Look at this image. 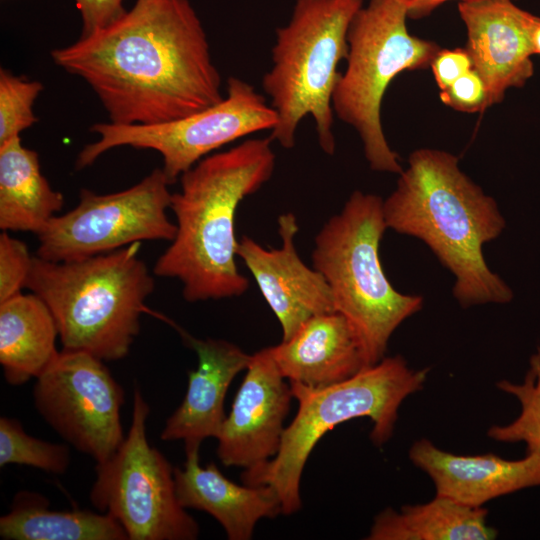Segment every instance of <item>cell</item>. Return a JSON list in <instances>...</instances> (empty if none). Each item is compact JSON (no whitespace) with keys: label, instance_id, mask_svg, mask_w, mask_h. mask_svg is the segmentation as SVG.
Listing matches in <instances>:
<instances>
[{"label":"cell","instance_id":"obj_1","mask_svg":"<svg viewBox=\"0 0 540 540\" xmlns=\"http://www.w3.org/2000/svg\"><path fill=\"white\" fill-rule=\"evenodd\" d=\"M51 56L93 89L115 124L173 121L224 98L189 0H136L118 19Z\"/></svg>","mask_w":540,"mask_h":540},{"label":"cell","instance_id":"obj_2","mask_svg":"<svg viewBox=\"0 0 540 540\" xmlns=\"http://www.w3.org/2000/svg\"><path fill=\"white\" fill-rule=\"evenodd\" d=\"M399 175L383 200L387 229L417 238L432 251L454 276L453 295L461 307L511 302L513 290L483 256V246L506 227L495 199L443 150H415Z\"/></svg>","mask_w":540,"mask_h":540},{"label":"cell","instance_id":"obj_3","mask_svg":"<svg viewBox=\"0 0 540 540\" xmlns=\"http://www.w3.org/2000/svg\"><path fill=\"white\" fill-rule=\"evenodd\" d=\"M271 138H250L210 154L180 176L171 195L177 232L153 272L178 279L188 302L241 296L249 281L238 270L235 215L240 202L274 172Z\"/></svg>","mask_w":540,"mask_h":540},{"label":"cell","instance_id":"obj_4","mask_svg":"<svg viewBox=\"0 0 540 540\" xmlns=\"http://www.w3.org/2000/svg\"><path fill=\"white\" fill-rule=\"evenodd\" d=\"M140 243L71 261L33 256L26 288L49 307L63 349L116 361L129 353L142 314L173 324L145 304L155 283Z\"/></svg>","mask_w":540,"mask_h":540},{"label":"cell","instance_id":"obj_5","mask_svg":"<svg viewBox=\"0 0 540 540\" xmlns=\"http://www.w3.org/2000/svg\"><path fill=\"white\" fill-rule=\"evenodd\" d=\"M386 229L383 199L356 190L320 229L312 252L313 268L352 327L365 367L385 357L393 332L424 304L420 295L398 292L385 275L379 247Z\"/></svg>","mask_w":540,"mask_h":540},{"label":"cell","instance_id":"obj_6","mask_svg":"<svg viewBox=\"0 0 540 540\" xmlns=\"http://www.w3.org/2000/svg\"><path fill=\"white\" fill-rule=\"evenodd\" d=\"M429 368L413 369L401 356L384 357L354 376L334 385L311 388L290 384L298 411L285 427L277 454L246 469L247 485H268L278 494L282 513L301 508L300 481L306 461L321 437L348 420L368 417L370 439L382 446L391 437L402 402L423 389Z\"/></svg>","mask_w":540,"mask_h":540},{"label":"cell","instance_id":"obj_7","mask_svg":"<svg viewBox=\"0 0 540 540\" xmlns=\"http://www.w3.org/2000/svg\"><path fill=\"white\" fill-rule=\"evenodd\" d=\"M362 6L363 0H295L289 21L276 29L262 87L278 115L270 138L283 148L294 147L297 127L310 115L321 149L334 154L332 94L338 64L348 56L349 26Z\"/></svg>","mask_w":540,"mask_h":540},{"label":"cell","instance_id":"obj_8","mask_svg":"<svg viewBox=\"0 0 540 540\" xmlns=\"http://www.w3.org/2000/svg\"><path fill=\"white\" fill-rule=\"evenodd\" d=\"M400 0H368L347 33V66L332 94L334 114L361 138L372 170L400 174L399 156L389 146L381 122V104L392 80L406 70L429 67L441 49L407 29Z\"/></svg>","mask_w":540,"mask_h":540},{"label":"cell","instance_id":"obj_9","mask_svg":"<svg viewBox=\"0 0 540 540\" xmlns=\"http://www.w3.org/2000/svg\"><path fill=\"white\" fill-rule=\"evenodd\" d=\"M150 407L134 389L132 420L117 451L97 463L89 498L114 517L128 540H193L199 525L177 499L174 468L146 436Z\"/></svg>","mask_w":540,"mask_h":540},{"label":"cell","instance_id":"obj_10","mask_svg":"<svg viewBox=\"0 0 540 540\" xmlns=\"http://www.w3.org/2000/svg\"><path fill=\"white\" fill-rule=\"evenodd\" d=\"M226 96L217 104L184 118L152 125L96 123L98 139L78 154L76 168L92 165L105 152L130 146L157 151L170 184L213 151L253 133L270 130L278 115L253 85L229 77Z\"/></svg>","mask_w":540,"mask_h":540},{"label":"cell","instance_id":"obj_11","mask_svg":"<svg viewBox=\"0 0 540 540\" xmlns=\"http://www.w3.org/2000/svg\"><path fill=\"white\" fill-rule=\"evenodd\" d=\"M170 185L162 168L134 186L106 195L88 189L79 204L54 216L37 234V256L54 262L111 252L144 240L172 241L177 232L170 221Z\"/></svg>","mask_w":540,"mask_h":540},{"label":"cell","instance_id":"obj_12","mask_svg":"<svg viewBox=\"0 0 540 540\" xmlns=\"http://www.w3.org/2000/svg\"><path fill=\"white\" fill-rule=\"evenodd\" d=\"M103 362L62 349L33 388L42 418L97 463L110 458L125 439L120 420L125 392Z\"/></svg>","mask_w":540,"mask_h":540},{"label":"cell","instance_id":"obj_13","mask_svg":"<svg viewBox=\"0 0 540 540\" xmlns=\"http://www.w3.org/2000/svg\"><path fill=\"white\" fill-rule=\"evenodd\" d=\"M293 397L270 347L251 355L246 375L219 432L217 455L226 467L250 469L278 452Z\"/></svg>","mask_w":540,"mask_h":540},{"label":"cell","instance_id":"obj_14","mask_svg":"<svg viewBox=\"0 0 540 540\" xmlns=\"http://www.w3.org/2000/svg\"><path fill=\"white\" fill-rule=\"evenodd\" d=\"M467 30L466 50L481 77L487 108L501 102L510 88L524 86L533 76L531 31L538 16L512 0L459 2Z\"/></svg>","mask_w":540,"mask_h":540},{"label":"cell","instance_id":"obj_15","mask_svg":"<svg viewBox=\"0 0 540 540\" xmlns=\"http://www.w3.org/2000/svg\"><path fill=\"white\" fill-rule=\"evenodd\" d=\"M282 245L266 249L248 236L238 241L236 255L253 275L288 340L309 319L335 311L333 296L323 275L308 267L295 247L298 224L293 213L278 218Z\"/></svg>","mask_w":540,"mask_h":540},{"label":"cell","instance_id":"obj_16","mask_svg":"<svg viewBox=\"0 0 540 540\" xmlns=\"http://www.w3.org/2000/svg\"><path fill=\"white\" fill-rule=\"evenodd\" d=\"M412 463L433 481L436 495L471 507L516 491L540 486V452H526L519 460L498 455H456L436 447L428 439L413 443Z\"/></svg>","mask_w":540,"mask_h":540},{"label":"cell","instance_id":"obj_17","mask_svg":"<svg viewBox=\"0 0 540 540\" xmlns=\"http://www.w3.org/2000/svg\"><path fill=\"white\" fill-rule=\"evenodd\" d=\"M198 359L188 372V386L179 407L166 420L164 441L183 440L185 447L209 437L217 438L226 418L224 400L234 377L247 369L251 355L221 339H196L184 335Z\"/></svg>","mask_w":540,"mask_h":540},{"label":"cell","instance_id":"obj_18","mask_svg":"<svg viewBox=\"0 0 540 540\" xmlns=\"http://www.w3.org/2000/svg\"><path fill=\"white\" fill-rule=\"evenodd\" d=\"M199 447H185L183 468H174L177 499L182 507L204 511L224 528L230 540H248L256 523L282 513L276 491L268 485H238L215 465L201 467Z\"/></svg>","mask_w":540,"mask_h":540},{"label":"cell","instance_id":"obj_19","mask_svg":"<svg viewBox=\"0 0 540 540\" xmlns=\"http://www.w3.org/2000/svg\"><path fill=\"white\" fill-rule=\"evenodd\" d=\"M270 351L290 384L311 388L337 384L365 368L352 327L336 311L312 317Z\"/></svg>","mask_w":540,"mask_h":540},{"label":"cell","instance_id":"obj_20","mask_svg":"<svg viewBox=\"0 0 540 540\" xmlns=\"http://www.w3.org/2000/svg\"><path fill=\"white\" fill-rule=\"evenodd\" d=\"M56 321L36 294H19L0 303V363L13 386L38 378L56 359Z\"/></svg>","mask_w":540,"mask_h":540},{"label":"cell","instance_id":"obj_21","mask_svg":"<svg viewBox=\"0 0 540 540\" xmlns=\"http://www.w3.org/2000/svg\"><path fill=\"white\" fill-rule=\"evenodd\" d=\"M63 195L40 171L37 152L16 137L0 145V228L40 233L61 210Z\"/></svg>","mask_w":540,"mask_h":540},{"label":"cell","instance_id":"obj_22","mask_svg":"<svg viewBox=\"0 0 540 540\" xmlns=\"http://www.w3.org/2000/svg\"><path fill=\"white\" fill-rule=\"evenodd\" d=\"M487 509L436 495L427 503L387 508L374 519L368 540H492Z\"/></svg>","mask_w":540,"mask_h":540},{"label":"cell","instance_id":"obj_23","mask_svg":"<svg viewBox=\"0 0 540 540\" xmlns=\"http://www.w3.org/2000/svg\"><path fill=\"white\" fill-rule=\"evenodd\" d=\"M0 536L10 540H128L122 525L107 513L55 511L39 493L22 490L0 518Z\"/></svg>","mask_w":540,"mask_h":540},{"label":"cell","instance_id":"obj_24","mask_svg":"<svg viewBox=\"0 0 540 540\" xmlns=\"http://www.w3.org/2000/svg\"><path fill=\"white\" fill-rule=\"evenodd\" d=\"M496 386L517 399L520 412L506 425L491 426L488 437L504 443L523 442L526 452H540V349L531 356L521 383L501 380Z\"/></svg>","mask_w":540,"mask_h":540},{"label":"cell","instance_id":"obj_25","mask_svg":"<svg viewBox=\"0 0 540 540\" xmlns=\"http://www.w3.org/2000/svg\"><path fill=\"white\" fill-rule=\"evenodd\" d=\"M70 449L28 435L14 419L0 418V466L27 465L53 474H63L70 465Z\"/></svg>","mask_w":540,"mask_h":540},{"label":"cell","instance_id":"obj_26","mask_svg":"<svg viewBox=\"0 0 540 540\" xmlns=\"http://www.w3.org/2000/svg\"><path fill=\"white\" fill-rule=\"evenodd\" d=\"M42 90L41 82L0 69V145L37 122L33 104Z\"/></svg>","mask_w":540,"mask_h":540},{"label":"cell","instance_id":"obj_27","mask_svg":"<svg viewBox=\"0 0 540 540\" xmlns=\"http://www.w3.org/2000/svg\"><path fill=\"white\" fill-rule=\"evenodd\" d=\"M33 256L26 244L11 237L7 231L0 235V303L21 294L32 267Z\"/></svg>","mask_w":540,"mask_h":540},{"label":"cell","instance_id":"obj_28","mask_svg":"<svg viewBox=\"0 0 540 540\" xmlns=\"http://www.w3.org/2000/svg\"><path fill=\"white\" fill-rule=\"evenodd\" d=\"M440 99L445 105L462 112H482L487 109L485 85L474 69L442 90Z\"/></svg>","mask_w":540,"mask_h":540},{"label":"cell","instance_id":"obj_29","mask_svg":"<svg viewBox=\"0 0 540 540\" xmlns=\"http://www.w3.org/2000/svg\"><path fill=\"white\" fill-rule=\"evenodd\" d=\"M430 67L435 81L442 91L471 71L473 63L466 49H440Z\"/></svg>","mask_w":540,"mask_h":540},{"label":"cell","instance_id":"obj_30","mask_svg":"<svg viewBox=\"0 0 540 540\" xmlns=\"http://www.w3.org/2000/svg\"><path fill=\"white\" fill-rule=\"evenodd\" d=\"M82 19L81 36L105 27L124 12L123 0H75Z\"/></svg>","mask_w":540,"mask_h":540},{"label":"cell","instance_id":"obj_31","mask_svg":"<svg viewBox=\"0 0 540 540\" xmlns=\"http://www.w3.org/2000/svg\"><path fill=\"white\" fill-rule=\"evenodd\" d=\"M407 9L408 17L419 19L432 13L442 4L453 0H400ZM459 2L476 1V0H457ZM516 1V0H512Z\"/></svg>","mask_w":540,"mask_h":540},{"label":"cell","instance_id":"obj_32","mask_svg":"<svg viewBox=\"0 0 540 540\" xmlns=\"http://www.w3.org/2000/svg\"><path fill=\"white\" fill-rule=\"evenodd\" d=\"M531 43L534 55H540V17H537L533 24Z\"/></svg>","mask_w":540,"mask_h":540}]
</instances>
